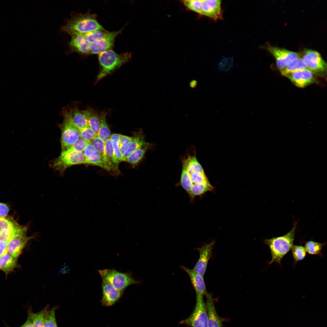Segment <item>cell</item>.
<instances>
[{
  "label": "cell",
  "instance_id": "cell-1",
  "mask_svg": "<svg viewBox=\"0 0 327 327\" xmlns=\"http://www.w3.org/2000/svg\"><path fill=\"white\" fill-rule=\"evenodd\" d=\"M104 29L97 21L96 16L89 13L72 14L61 31L70 36L76 34H86L98 30Z\"/></svg>",
  "mask_w": 327,
  "mask_h": 327
},
{
  "label": "cell",
  "instance_id": "cell-2",
  "mask_svg": "<svg viewBox=\"0 0 327 327\" xmlns=\"http://www.w3.org/2000/svg\"><path fill=\"white\" fill-rule=\"evenodd\" d=\"M297 222L294 224L292 230L285 235L265 240L264 243L269 246L272 257L269 265L275 262L281 266L282 259L293 245Z\"/></svg>",
  "mask_w": 327,
  "mask_h": 327
},
{
  "label": "cell",
  "instance_id": "cell-3",
  "mask_svg": "<svg viewBox=\"0 0 327 327\" xmlns=\"http://www.w3.org/2000/svg\"><path fill=\"white\" fill-rule=\"evenodd\" d=\"M98 54L99 70L96 83L127 62L131 57L130 53L118 54L111 49Z\"/></svg>",
  "mask_w": 327,
  "mask_h": 327
},
{
  "label": "cell",
  "instance_id": "cell-4",
  "mask_svg": "<svg viewBox=\"0 0 327 327\" xmlns=\"http://www.w3.org/2000/svg\"><path fill=\"white\" fill-rule=\"evenodd\" d=\"M63 122L59 127L61 131V143L62 150L70 147L80 138L79 131L74 124L66 107L62 111Z\"/></svg>",
  "mask_w": 327,
  "mask_h": 327
},
{
  "label": "cell",
  "instance_id": "cell-5",
  "mask_svg": "<svg viewBox=\"0 0 327 327\" xmlns=\"http://www.w3.org/2000/svg\"><path fill=\"white\" fill-rule=\"evenodd\" d=\"M85 157L83 152H78L71 148L62 150L59 156L51 162V167L61 173L74 165L84 164Z\"/></svg>",
  "mask_w": 327,
  "mask_h": 327
},
{
  "label": "cell",
  "instance_id": "cell-6",
  "mask_svg": "<svg viewBox=\"0 0 327 327\" xmlns=\"http://www.w3.org/2000/svg\"><path fill=\"white\" fill-rule=\"evenodd\" d=\"M98 272L102 280L109 282L121 291H123L130 285L138 283L129 273H122L114 269L100 270Z\"/></svg>",
  "mask_w": 327,
  "mask_h": 327
},
{
  "label": "cell",
  "instance_id": "cell-7",
  "mask_svg": "<svg viewBox=\"0 0 327 327\" xmlns=\"http://www.w3.org/2000/svg\"><path fill=\"white\" fill-rule=\"evenodd\" d=\"M196 302L194 309L190 316L180 324L191 327H208V316L203 295L196 293Z\"/></svg>",
  "mask_w": 327,
  "mask_h": 327
},
{
  "label": "cell",
  "instance_id": "cell-8",
  "mask_svg": "<svg viewBox=\"0 0 327 327\" xmlns=\"http://www.w3.org/2000/svg\"><path fill=\"white\" fill-rule=\"evenodd\" d=\"M301 55L307 68L314 74L322 75L326 71V63L318 51L306 49L302 51Z\"/></svg>",
  "mask_w": 327,
  "mask_h": 327
},
{
  "label": "cell",
  "instance_id": "cell-9",
  "mask_svg": "<svg viewBox=\"0 0 327 327\" xmlns=\"http://www.w3.org/2000/svg\"><path fill=\"white\" fill-rule=\"evenodd\" d=\"M27 226L18 224L15 221L0 217V240L8 241L15 236L25 233Z\"/></svg>",
  "mask_w": 327,
  "mask_h": 327
},
{
  "label": "cell",
  "instance_id": "cell-10",
  "mask_svg": "<svg viewBox=\"0 0 327 327\" xmlns=\"http://www.w3.org/2000/svg\"><path fill=\"white\" fill-rule=\"evenodd\" d=\"M273 56L276 66L281 70L293 60L299 57L298 53L284 48L268 45L266 48Z\"/></svg>",
  "mask_w": 327,
  "mask_h": 327
},
{
  "label": "cell",
  "instance_id": "cell-11",
  "mask_svg": "<svg viewBox=\"0 0 327 327\" xmlns=\"http://www.w3.org/2000/svg\"><path fill=\"white\" fill-rule=\"evenodd\" d=\"M121 31L106 32L101 39L90 44L89 54H99L101 52L110 49L113 46L116 37Z\"/></svg>",
  "mask_w": 327,
  "mask_h": 327
},
{
  "label": "cell",
  "instance_id": "cell-12",
  "mask_svg": "<svg viewBox=\"0 0 327 327\" xmlns=\"http://www.w3.org/2000/svg\"><path fill=\"white\" fill-rule=\"evenodd\" d=\"M215 242L210 243L197 248L200 256L197 263L193 269L196 272L203 276L206 272L208 262L212 255L213 246Z\"/></svg>",
  "mask_w": 327,
  "mask_h": 327
},
{
  "label": "cell",
  "instance_id": "cell-13",
  "mask_svg": "<svg viewBox=\"0 0 327 327\" xmlns=\"http://www.w3.org/2000/svg\"><path fill=\"white\" fill-rule=\"evenodd\" d=\"M103 296L101 303L103 306H109L114 304L120 299L123 291L117 289L108 282L102 280Z\"/></svg>",
  "mask_w": 327,
  "mask_h": 327
},
{
  "label": "cell",
  "instance_id": "cell-14",
  "mask_svg": "<svg viewBox=\"0 0 327 327\" xmlns=\"http://www.w3.org/2000/svg\"><path fill=\"white\" fill-rule=\"evenodd\" d=\"M201 15L210 18L214 20L223 19V12L221 8V1L219 0H202Z\"/></svg>",
  "mask_w": 327,
  "mask_h": 327
},
{
  "label": "cell",
  "instance_id": "cell-15",
  "mask_svg": "<svg viewBox=\"0 0 327 327\" xmlns=\"http://www.w3.org/2000/svg\"><path fill=\"white\" fill-rule=\"evenodd\" d=\"M286 77L299 88L305 87L315 81L314 74L308 68L290 74Z\"/></svg>",
  "mask_w": 327,
  "mask_h": 327
},
{
  "label": "cell",
  "instance_id": "cell-16",
  "mask_svg": "<svg viewBox=\"0 0 327 327\" xmlns=\"http://www.w3.org/2000/svg\"><path fill=\"white\" fill-rule=\"evenodd\" d=\"M83 152L85 157L84 164L97 166L111 173V169L106 164L91 142L88 144Z\"/></svg>",
  "mask_w": 327,
  "mask_h": 327
},
{
  "label": "cell",
  "instance_id": "cell-17",
  "mask_svg": "<svg viewBox=\"0 0 327 327\" xmlns=\"http://www.w3.org/2000/svg\"><path fill=\"white\" fill-rule=\"evenodd\" d=\"M71 36V38L69 43L71 51L84 55L89 54L90 43L84 34H76Z\"/></svg>",
  "mask_w": 327,
  "mask_h": 327
},
{
  "label": "cell",
  "instance_id": "cell-18",
  "mask_svg": "<svg viewBox=\"0 0 327 327\" xmlns=\"http://www.w3.org/2000/svg\"><path fill=\"white\" fill-rule=\"evenodd\" d=\"M34 237V236L28 237L25 233L11 239L8 241V253L17 259L27 242Z\"/></svg>",
  "mask_w": 327,
  "mask_h": 327
},
{
  "label": "cell",
  "instance_id": "cell-19",
  "mask_svg": "<svg viewBox=\"0 0 327 327\" xmlns=\"http://www.w3.org/2000/svg\"><path fill=\"white\" fill-rule=\"evenodd\" d=\"M205 295L208 327H222V322L216 312L213 298L211 294L207 292Z\"/></svg>",
  "mask_w": 327,
  "mask_h": 327
},
{
  "label": "cell",
  "instance_id": "cell-20",
  "mask_svg": "<svg viewBox=\"0 0 327 327\" xmlns=\"http://www.w3.org/2000/svg\"><path fill=\"white\" fill-rule=\"evenodd\" d=\"M181 267L189 276L196 292L205 295L207 292L203 276L196 272L193 269L183 266Z\"/></svg>",
  "mask_w": 327,
  "mask_h": 327
},
{
  "label": "cell",
  "instance_id": "cell-21",
  "mask_svg": "<svg viewBox=\"0 0 327 327\" xmlns=\"http://www.w3.org/2000/svg\"><path fill=\"white\" fill-rule=\"evenodd\" d=\"M74 124L78 130L89 126L84 111L80 110L77 107H66Z\"/></svg>",
  "mask_w": 327,
  "mask_h": 327
},
{
  "label": "cell",
  "instance_id": "cell-22",
  "mask_svg": "<svg viewBox=\"0 0 327 327\" xmlns=\"http://www.w3.org/2000/svg\"><path fill=\"white\" fill-rule=\"evenodd\" d=\"M307 68L306 63L299 56L293 60L280 71L282 75L286 76L290 74Z\"/></svg>",
  "mask_w": 327,
  "mask_h": 327
},
{
  "label": "cell",
  "instance_id": "cell-23",
  "mask_svg": "<svg viewBox=\"0 0 327 327\" xmlns=\"http://www.w3.org/2000/svg\"><path fill=\"white\" fill-rule=\"evenodd\" d=\"M91 143L99 153L104 161L111 169V171H117L107 155L105 142L98 137H97L92 141Z\"/></svg>",
  "mask_w": 327,
  "mask_h": 327
},
{
  "label": "cell",
  "instance_id": "cell-24",
  "mask_svg": "<svg viewBox=\"0 0 327 327\" xmlns=\"http://www.w3.org/2000/svg\"><path fill=\"white\" fill-rule=\"evenodd\" d=\"M147 143L145 141L144 135L141 132L136 133L133 137L129 147L124 156V161H125L131 154Z\"/></svg>",
  "mask_w": 327,
  "mask_h": 327
},
{
  "label": "cell",
  "instance_id": "cell-25",
  "mask_svg": "<svg viewBox=\"0 0 327 327\" xmlns=\"http://www.w3.org/2000/svg\"><path fill=\"white\" fill-rule=\"evenodd\" d=\"M83 111L89 126L97 136L100 127L99 115L91 107H88Z\"/></svg>",
  "mask_w": 327,
  "mask_h": 327
},
{
  "label": "cell",
  "instance_id": "cell-26",
  "mask_svg": "<svg viewBox=\"0 0 327 327\" xmlns=\"http://www.w3.org/2000/svg\"><path fill=\"white\" fill-rule=\"evenodd\" d=\"M107 113L105 111L99 115L100 127L97 137L105 142L111 136V132L107 123L106 118Z\"/></svg>",
  "mask_w": 327,
  "mask_h": 327
},
{
  "label": "cell",
  "instance_id": "cell-27",
  "mask_svg": "<svg viewBox=\"0 0 327 327\" xmlns=\"http://www.w3.org/2000/svg\"><path fill=\"white\" fill-rule=\"evenodd\" d=\"M213 187L210 183H202L193 184L189 196L191 201H193L194 198L201 196L208 191L213 190Z\"/></svg>",
  "mask_w": 327,
  "mask_h": 327
},
{
  "label": "cell",
  "instance_id": "cell-28",
  "mask_svg": "<svg viewBox=\"0 0 327 327\" xmlns=\"http://www.w3.org/2000/svg\"><path fill=\"white\" fill-rule=\"evenodd\" d=\"M17 259L8 253L0 257V268L6 274L16 266Z\"/></svg>",
  "mask_w": 327,
  "mask_h": 327
},
{
  "label": "cell",
  "instance_id": "cell-29",
  "mask_svg": "<svg viewBox=\"0 0 327 327\" xmlns=\"http://www.w3.org/2000/svg\"><path fill=\"white\" fill-rule=\"evenodd\" d=\"M48 306H46L39 312L34 313L31 308L28 310V313L30 315L32 319L34 327H44L45 317L48 311Z\"/></svg>",
  "mask_w": 327,
  "mask_h": 327
},
{
  "label": "cell",
  "instance_id": "cell-30",
  "mask_svg": "<svg viewBox=\"0 0 327 327\" xmlns=\"http://www.w3.org/2000/svg\"><path fill=\"white\" fill-rule=\"evenodd\" d=\"M150 144L147 143L131 154L125 161L132 164H137L142 159L146 152L150 147Z\"/></svg>",
  "mask_w": 327,
  "mask_h": 327
},
{
  "label": "cell",
  "instance_id": "cell-31",
  "mask_svg": "<svg viewBox=\"0 0 327 327\" xmlns=\"http://www.w3.org/2000/svg\"><path fill=\"white\" fill-rule=\"evenodd\" d=\"M326 245V242L321 243L310 240L305 242L304 248L309 254L318 255L321 257L324 256L321 252L323 247Z\"/></svg>",
  "mask_w": 327,
  "mask_h": 327
},
{
  "label": "cell",
  "instance_id": "cell-32",
  "mask_svg": "<svg viewBox=\"0 0 327 327\" xmlns=\"http://www.w3.org/2000/svg\"><path fill=\"white\" fill-rule=\"evenodd\" d=\"M182 166L184 167L187 173L192 182V185L195 184L202 183H210L205 173L187 169L183 166L182 165Z\"/></svg>",
  "mask_w": 327,
  "mask_h": 327
},
{
  "label": "cell",
  "instance_id": "cell-33",
  "mask_svg": "<svg viewBox=\"0 0 327 327\" xmlns=\"http://www.w3.org/2000/svg\"><path fill=\"white\" fill-rule=\"evenodd\" d=\"M105 143L107 155L114 167L118 171V165L120 162L115 155L110 138L107 139Z\"/></svg>",
  "mask_w": 327,
  "mask_h": 327
},
{
  "label": "cell",
  "instance_id": "cell-34",
  "mask_svg": "<svg viewBox=\"0 0 327 327\" xmlns=\"http://www.w3.org/2000/svg\"><path fill=\"white\" fill-rule=\"evenodd\" d=\"M291 249L294 259V265H295L298 262L303 260L305 258L306 252L304 247L302 246L293 245Z\"/></svg>",
  "mask_w": 327,
  "mask_h": 327
},
{
  "label": "cell",
  "instance_id": "cell-35",
  "mask_svg": "<svg viewBox=\"0 0 327 327\" xmlns=\"http://www.w3.org/2000/svg\"><path fill=\"white\" fill-rule=\"evenodd\" d=\"M180 184L190 196L192 183L184 167L182 166Z\"/></svg>",
  "mask_w": 327,
  "mask_h": 327
},
{
  "label": "cell",
  "instance_id": "cell-36",
  "mask_svg": "<svg viewBox=\"0 0 327 327\" xmlns=\"http://www.w3.org/2000/svg\"><path fill=\"white\" fill-rule=\"evenodd\" d=\"M119 134H113L110 138L115 155L120 162L124 161V158L120 150L119 142Z\"/></svg>",
  "mask_w": 327,
  "mask_h": 327
},
{
  "label": "cell",
  "instance_id": "cell-37",
  "mask_svg": "<svg viewBox=\"0 0 327 327\" xmlns=\"http://www.w3.org/2000/svg\"><path fill=\"white\" fill-rule=\"evenodd\" d=\"M56 309L54 307L48 310L45 319L44 327H58L55 318Z\"/></svg>",
  "mask_w": 327,
  "mask_h": 327
},
{
  "label": "cell",
  "instance_id": "cell-38",
  "mask_svg": "<svg viewBox=\"0 0 327 327\" xmlns=\"http://www.w3.org/2000/svg\"><path fill=\"white\" fill-rule=\"evenodd\" d=\"M185 6L190 9L200 14H201L202 2V0H186L183 1Z\"/></svg>",
  "mask_w": 327,
  "mask_h": 327
},
{
  "label": "cell",
  "instance_id": "cell-39",
  "mask_svg": "<svg viewBox=\"0 0 327 327\" xmlns=\"http://www.w3.org/2000/svg\"><path fill=\"white\" fill-rule=\"evenodd\" d=\"M80 138L88 141L91 142L97 135L93 130L88 126L79 130Z\"/></svg>",
  "mask_w": 327,
  "mask_h": 327
},
{
  "label": "cell",
  "instance_id": "cell-40",
  "mask_svg": "<svg viewBox=\"0 0 327 327\" xmlns=\"http://www.w3.org/2000/svg\"><path fill=\"white\" fill-rule=\"evenodd\" d=\"M132 139L133 137L120 134L119 140L120 150L123 158Z\"/></svg>",
  "mask_w": 327,
  "mask_h": 327
},
{
  "label": "cell",
  "instance_id": "cell-41",
  "mask_svg": "<svg viewBox=\"0 0 327 327\" xmlns=\"http://www.w3.org/2000/svg\"><path fill=\"white\" fill-rule=\"evenodd\" d=\"M107 31L98 30L84 34L87 41L90 43L95 42L102 38Z\"/></svg>",
  "mask_w": 327,
  "mask_h": 327
},
{
  "label": "cell",
  "instance_id": "cell-42",
  "mask_svg": "<svg viewBox=\"0 0 327 327\" xmlns=\"http://www.w3.org/2000/svg\"><path fill=\"white\" fill-rule=\"evenodd\" d=\"M89 142H90L80 138L69 148L78 152H83Z\"/></svg>",
  "mask_w": 327,
  "mask_h": 327
},
{
  "label": "cell",
  "instance_id": "cell-43",
  "mask_svg": "<svg viewBox=\"0 0 327 327\" xmlns=\"http://www.w3.org/2000/svg\"><path fill=\"white\" fill-rule=\"evenodd\" d=\"M233 61V58H226L223 59L219 64V69L224 71L229 70L232 66Z\"/></svg>",
  "mask_w": 327,
  "mask_h": 327
},
{
  "label": "cell",
  "instance_id": "cell-44",
  "mask_svg": "<svg viewBox=\"0 0 327 327\" xmlns=\"http://www.w3.org/2000/svg\"><path fill=\"white\" fill-rule=\"evenodd\" d=\"M8 241L0 240V257L8 253Z\"/></svg>",
  "mask_w": 327,
  "mask_h": 327
},
{
  "label": "cell",
  "instance_id": "cell-45",
  "mask_svg": "<svg viewBox=\"0 0 327 327\" xmlns=\"http://www.w3.org/2000/svg\"><path fill=\"white\" fill-rule=\"evenodd\" d=\"M9 210L6 204L0 203V217H4L8 214Z\"/></svg>",
  "mask_w": 327,
  "mask_h": 327
},
{
  "label": "cell",
  "instance_id": "cell-46",
  "mask_svg": "<svg viewBox=\"0 0 327 327\" xmlns=\"http://www.w3.org/2000/svg\"><path fill=\"white\" fill-rule=\"evenodd\" d=\"M6 327H10L6 325ZM19 327H34L32 319L30 314L28 313V316L25 322Z\"/></svg>",
  "mask_w": 327,
  "mask_h": 327
},
{
  "label": "cell",
  "instance_id": "cell-47",
  "mask_svg": "<svg viewBox=\"0 0 327 327\" xmlns=\"http://www.w3.org/2000/svg\"><path fill=\"white\" fill-rule=\"evenodd\" d=\"M197 84V81L195 80H193L190 82V86L191 88H194L196 87Z\"/></svg>",
  "mask_w": 327,
  "mask_h": 327
}]
</instances>
